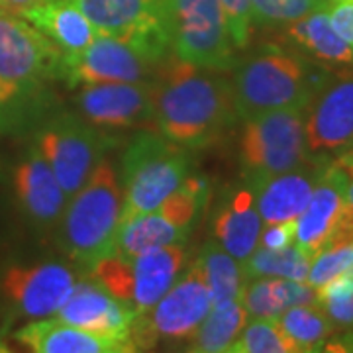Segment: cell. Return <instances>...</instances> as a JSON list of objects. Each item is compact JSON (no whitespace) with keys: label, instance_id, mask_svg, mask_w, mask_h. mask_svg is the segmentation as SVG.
Listing matches in <instances>:
<instances>
[{"label":"cell","instance_id":"6da1fadb","mask_svg":"<svg viewBox=\"0 0 353 353\" xmlns=\"http://www.w3.org/2000/svg\"><path fill=\"white\" fill-rule=\"evenodd\" d=\"M176 59L153 85L159 134L181 148H206L238 120L232 83Z\"/></svg>","mask_w":353,"mask_h":353},{"label":"cell","instance_id":"7a4b0ae2","mask_svg":"<svg viewBox=\"0 0 353 353\" xmlns=\"http://www.w3.org/2000/svg\"><path fill=\"white\" fill-rule=\"evenodd\" d=\"M326 79L301 55L269 48L245 59L232 81L238 118L271 110H306Z\"/></svg>","mask_w":353,"mask_h":353},{"label":"cell","instance_id":"3957f363","mask_svg":"<svg viewBox=\"0 0 353 353\" xmlns=\"http://www.w3.org/2000/svg\"><path fill=\"white\" fill-rule=\"evenodd\" d=\"M122 214V187L110 161H99L75 192L63 218V243L79 263L92 267L112 255Z\"/></svg>","mask_w":353,"mask_h":353},{"label":"cell","instance_id":"277c9868","mask_svg":"<svg viewBox=\"0 0 353 353\" xmlns=\"http://www.w3.org/2000/svg\"><path fill=\"white\" fill-rule=\"evenodd\" d=\"M189 171V159L181 145L155 134L141 132L130 141L122 159V214L130 216L152 212L179 189Z\"/></svg>","mask_w":353,"mask_h":353},{"label":"cell","instance_id":"5b68a950","mask_svg":"<svg viewBox=\"0 0 353 353\" xmlns=\"http://www.w3.org/2000/svg\"><path fill=\"white\" fill-rule=\"evenodd\" d=\"M171 51L185 63L224 71L234 63V43L220 0H157Z\"/></svg>","mask_w":353,"mask_h":353},{"label":"cell","instance_id":"8992f818","mask_svg":"<svg viewBox=\"0 0 353 353\" xmlns=\"http://www.w3.org/2000/svg\"><path fill=\"white\" fill-rule=\"evenodd\" d=\"M185 263L187 252L183 243H173L132 259L114 253L106 255L92 265V277L114 299L134 308L136 314H141L173 287Z\"/></svg>","mask_w":353,"mask_h":353},{"label":"cell","instance_id":"52a82bcc","mask_svg":"<svg viewBox=\"0 0 353 353\" xmlns=\"http://www.w3.org/2000/svg\"><path fill=\"white\" fill-rule=\"evenodd\" d=\"M240 157L250 179L304 167L308 159L304 110H271L248 118L241 132Z\"/></svg>","mask_w":353,"mask_h":353},{"label":"cell","instance_id":"ba28073f","mask_svg":"<svg viewBox=\"0 0 353 353\" xmlns=\"http://www.w3.org/2000/svg\"><path fill=\"white\" fill-rule=\"evenodd\" d=\"M212 308V296L199 261L153 304L134 316L130 341L134 352L152 350L159 340H189Z\"/></svg>","mask_w":353,"mask_h":353},{"label":"cell","instance_id":"9c48e42d","mask_svg":"<svg viewBox=\"0 0 353 353\" xmlns=\"http://www.w3.org/2000/svg\"><path fill=\"white\" fill-rule=\"evenodd\" d=\"M61 55L30 22L0 12V104L59 75Z\"/></svg>","mask_w":353,"mask_h":353},{"label":"cell","instance_id":"30bf717a","mask_svg":"<svg viewBox=\"0 0 353 353\" xmlns=\"http://www.w3.org/2000/svg\"><path fill=\"white\" fill-rule=\"evenodd\" d=\"M347 173L341 163L320 171L312 196L294 220V243L310 259L330 245L353 243V208L345 196Z\"/></svg>","mask_w":353,"mask_h":353},{"label":"cell","instance_id":"8fae6325","mask_svg":"<svg viewBox=\"0 0 353 353\" xmlns=\"http://www.w3.org/2000/svg\"><path fill=\"white\" fill-rule=\"evenodd\" d=\"M102 36L124 39L163 63L171 51L157 0H69Z\"/></svg>","mask_w":353,"mask_h":353},{"label":"cell","instance_id":"7c38bea8","mask_svg":"<svg viewBox=\"0 0 353 353\" xmlns=\"http://www.w3.org/2000/svg\"><path fill=\"white\" fill-rule=\"evenodd\" d=\"M159 65L124 39L99 34L85 50L61 55L59 77L69 85L143 83Z\"/></svg>","mask_w":353,"mask_h":353},{"label":"cell","instance_id":"4fadbf2b","mask_svg":"<svg viewBox=\"0 0 353 353\" xmlns=\"http://www.w3.org/2000/svg\"><path fill=\"white\" fill-rule=\"evenodd\" d=\"M38 148L65 194H75L99 163L102 141L92 124L63 114L41 132Z\"/></svg>","mask_w":353,"mask_h":353},{"label":"cell","instance_id":"5bb4252c","mask_svg":"<svg viewBox=\"0 0 353 353\" xmlns=\"http://www.w3.org/2000/svg\"><path fill=\"white\" fill-rule=\"evenodd\" d=\"M304 134L310 152L353 148V73L326 81L304 110Z\"/></svg>","mask_w":353,"mask_h":353},{"label":"cell","instance_id":"9a60e30c","mask_svg":"<svg viewBox=\"0 0 353 353\" xmlns=\"http://www.w3.org/2000/svg\"><path fill=\"white\" fill-rule=\"evenodd\" d=\"M81 114L94 128H136L155 122L153 85L97 83L85 85L77 97Z\"/></svg>","mask_w":353,"mask_h":353},{"label":"cell","instance_id":"2e32d148","mask_svg":"<svg viewBox=\"0 0 353 353\" xmlns=\"http://www.w3.org/2000/svg\"><path fill=\"white\" fill-rule=\"evenodd\" d=\"M134 316V308L114 299L99 283H77L69 299L57 310L59 320L102 338L120 341L128 352H134L130 341Z\"/></svg>","mask_w":353,"mask_h":353},{"label":"cell","instance_id":"e0dca14e","mask_svg":"<svg viewBox=\"0 0 353 353\" xmlns=\"http://www.w3.org/2000/svg\"><path fill=\"white\" fill-rule=\"evenodd\" d=\"M75 285L73 273L59 263L14 267L2 279L6 299L22 314L32 318L57 314Z\"/></svg>","mask_w":353,"mask_h":353},{"label":"cell","instance_id":"ac0fdd59","mask_svg":"<svg viewBox=\"0 0 353 353\" xmlns=\"http://www.w3.org/2000/svg\"><path fill=\"white\" fill-rule=\"evenodd\" d=\"M318 176L320 173L299 167L279 175L250 179V190L261 220L265 224L296 220L312 196Z\"/></svg>","mask_w":353,"mask_h":353},{"label":"cell","instance_id":"d6986e66","mask_svg":"<svg viewBox=\"0 0 353 353\" xmlns=\"http://www.w3.org/2000/svg\"><path fill=\"white\" fill-rule=\"evenodd\" d=\"M14 187L20 204L32 220L53 224L63 212L65 190L39 148L32 150L14 173Z\"/></svg>","mask_w":353,"mask_h":353},{"label":"cell","instance_id":"ffe728a7","mask_svg":"<svg viewBox=\"0 0 353 353\" xmlns=\"http://www.w3.org/2000/svg\"><path fill=\"white\" fill-rule=\"evenodd\" d=\"M22 18L65 53L85 50L99 36L94 26L69 0H39Z\"/></svg>","mask_w":353,"mask_h":353},{"label":"cell","instance_id":"44dd1931","mask_svg":"<svg viewBox=\"0 0 353 353\" xmlns=\"http://www.w3.org/2000/svg\"><path fill=\"white\" fill-rule=\"evenodd\" d=\"M16 340L30 352L38 353H120L128 352L120 341L108 340L87 330L71 326L63 320H41L28 324L16 334Z\"/></svg>","mask_w":353,"mask_h":353},{"label":"cell","instance_id":"7402d4cb","mask_svg":"<svg viewBox=\"0 0 353 353\" xmlns=\"http://www.w3.org/2000/svg\"><path fill=\"white\" fill-rule=\"evenodd\" d=\"M263 220L255 208L250 189L234 192V196L220 208L214 220V234L218 243L232 257L243 261L259 245Z\"/></svg>","mask_w":353,"mask_h":353},{"label":"cell","instance_id":"603a6c76","mask_svg":"<svg viewBox=\"0 0 353 353\" xmlns=\"http://www.w3.org/2000/svg\"><path fill=\"white\" fill-rule=\"evenodd\" d=\"M187 228L173 224L159 210L141 212L120 220L114 240V255L132 259L157 248L183 243L187 240Z\"/></svg>","mask_w":353,"mask_h":353},{"label":"cell","instance_id":"cb8c5ba5","mask_svg":"<svg viewBox=\"0 0 353 353\" xmlns=\"http://www.w3.org/2000/svg\"><path fill=\"white\" fill-rule=\"evenodd\" d=\"M241 290V304L255 318H279L296 304H314L316 292L308 283L290 279L257 277Z\"/></svg>","mask_w":353,"mask_h":353},{"label":"cell","instance_id":"d4e9b609","mask_svg":"<svg viewBox=\"0 0 353 353\" xmlns=\"http://www.w3.org/2000/svg\"><path fill=\"white\" fill-rule=\"evenodd\" d=\"M287 38L318 61L330 65H352L353 50L334 32L326 8H318L303 18L289 22Z\"/></svg>","mask_w":353,"mask_h":353},{"label":"cell","instance_id":"484cf974","mask_svg":"<svg viewBox=\"0 0 353 353\" xmlns=\"http://www.w3.org/2000/svg\"><path fill=\"white\" fill-rule=\"evenodd\" d=\"M248 316L250 314L241 304V299L212 304L201 326L189 338V352H228V347L236 341L243 326L248 324Z\"/></svg>","mask_w":353,"mask_h":353},{"label":"cell","instance_id":"4316f807","mask_svg":"<svg viewBox=\"0 0 353 353\" xmlns=\"http://www.w3.org/2000/svg\"><path fill=\"white\" fill-rule=\"evenodd\" d=\"M310 261L312 259L296 243L283 250L255 248L252 255L243 259L241 271L248 281L257 277H279L306 283Z\"/></svg>","mask_w":353,"mask_h":353},{"label":"cell","instance_id":"83f0119b","mask_svg":"<svg viewBox=\"0 0 353 353\" xmlns=\"http://www.w3.org/2000/svg\"><path fill=\"white\" fill-rule=\"evenodd\" d=\"M196 261L202 267L206 285L210 289L212 304L240 299L241 290L245 287L243 271L238 265V259L232 257L220 243L212 241L204 245Z\"/></svg>","mask_w":353,"mask_h":353},{"label":"cell","instance_id":"f1b7e54d","mask_svg":"<svg viewBox=\"0 0 353 353\" xmlns=\"http://www.w3.org/2000/svg\"><path fill=\"white\" fill-rule=\"evenodd\" d=\"M281 328L301 352L324 350L326 340L332 336L334 326L320 304H296L287 308L277 318Z\"/></svg>","mask_w":353,"mask_h":353},{"label":"cell","instance_id":"f546056e","mask_svg":"<svg viewBox=\"0 0 353 353\" xmlns=\"http://www.w3.org/2000/svg\"><path fill=\"white\" fill-rule=\"evenodd\" d=\"M230 353H299V345L281 328L277 318H255L243 326L240 336L228 347Z\"/></svg>","mask_w":353,"mask_h":353},{"label":"cell","instance_id":"4dcf8cb0","mask_svg":"<svg viewBox=\"0 0 353 353\" xmlns=\"http://www.w3.org/2000/svg\"><path fill=\"white\" fill-rule=\"evenodd\" d=\"M206 199H208V183L201 176H190V179L185 176L179 189L173 190L157 210L173 224L189 230L190 222L201 212Z\"/></svg>","mask_w":353,"mask_h":353},{"label":"cell","instance_id":"1f68e13d","mask_svg":"<svg viewBox=\"0 0 353 353\" xmlns=\"http://www.w3.org/2000/svg\"><path fill=\"white\" fill-rule=\"evenodd\" d=\"M324 6L326 0H252V22L257 26L289 24Z\"/></svg>","mask_w":353,"mask_h":353},{"label":"cell","instance_id":"d6a6232c","mask_svg":"<svg viewBox=\"0 0 353 353\" xmlns=\"http://www.w3.org/2000/svg\"><path fill=\"white\" fill-rule=\"evenodd\" d=\"M352 263L353 243L324 248L322 252H318L314 257H312L306 283H308L312 289H318V287L330 283L332 279L340 277L343 273L352 271Z\"/></svg>","mask_w":353,"mask_h":353},{"label":"cell","instance_id":"836d02e7","mask_svg":"<svg viewBox=\"0 0 353 353\" xmlns=\"http://www.w3.org/2000/svg\"><path fill=\"white\" fill-rule=\"evenodd\" d=\"M234 48H245L252 38V0H220Z\"/></svg>","mask_w":353,"mask_h":353},{"label":"cell","instance_id":"e575fe53","mask_svg":"<svg viewBox=\"0 0 353 353\" xmlns=\"http://www.w3.org/2000/svg\"><path fill=\"white\" fill-rule=\"evenodd\" d=\"M324 8L334 32L353 50V0H326Z\"/></svg>","mask_w":353,"mask_h":353},{"label":"cell","instance_id":"d590c367","mask_svg":"<svg viewBox=\"0 0 353 353\" xmlns=\"http://www.w3.org/2000/svg\"><path fill=\"white\" fill-rule=\"evenodd\" d=\"M294 232H296V222H275L261 228L259 243L267 250H283L294 243Z\"/></svg>","mask_w":353,"mask_h":353},{"label":"cell","instance_id":"8d00e7d4","mask_svg":"<svg viewBox=\"0 0 353 353\" xmlns=\"http://www.w3.org/2000/svg\"><path fill=\"white\" fill-rule=\"evenodd\" d=\"M334 324L341 328H353V292L338 299H328L318 303Z\"/></svg>","mask_w":353,"mask_h":353},{"label":"cell","instance_id":"74e56055","mask_svg":"<svg viewBox=\"0 0 353 353\" xmlns=\"http://www.w3.org/2000/svg\"><path fill=\"white\" fill-rule=\"evenodd\" d=\"M38 2L39 0H0V12L22 16L30 6H34Z\"/></svg>","mask_w":353,"mask_h":353},{"label":"cell","instance_id":"f35d334b","mask_svg":"<svg viewBox=\"0 0 353 353\" xmlns=\"http://www.w3.org/2000/svg\"><path fill=\"white\" fill-rule=\"evenodd\" d=\"M341 163V161H338ZM343 165V169H345V173H347V183H345V196H347V202H350V206L353 208V165L347 163H341Z\"/></svg>","mask_w":353,"mask_h":353},{"label":"cell","instance_id":"ab89813d","mask_svg":"<svg viewBox=\"0 0 353 353\" xmlns=\"http://www.w3.org/2000/svg\"><path fill=\"white\" fill-rule=\"evenodd\" d=\"M340 161L341 163H347V165H353V148H350L347 152L343 153L340 157Z\"/></svg>","mask_w":353,"mask_h":353},{"label":"cell","instance_id":"60d3db41","mask_svg":"<svg viewBox=\"0 0 353 353\" xmlns=\"http://www.w3.org/2000/svg\"><path fill=\"white\" fill-rule=\"evenodd\" d=\"M4 352H8V347L4 345V341H2V338H0V353H4Z\"/></svg>","mask_w":353,"mask_h":353},{"label":"cell","instance_id":"b9f144b4","mask_svg":"<svg viewBox=\"0 0 353 353\" xmlns=\"http://www.w3.org/2000/svg\"><path fill=\"white\" fill-rule=\"evenodd\" d=\"M352 273H353V263H352Z\"/></svg>","mask_w":353,"mask_h":353}]
</instances>
